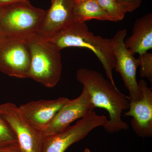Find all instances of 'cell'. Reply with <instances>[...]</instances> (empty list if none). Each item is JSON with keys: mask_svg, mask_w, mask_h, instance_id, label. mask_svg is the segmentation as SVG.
Masks as SVG:
<instances>
[{"mask_svg": "<svg viewBox=\"0 0 152 152\" xmlns=\"http://www.w3.org/2000/svg\"><path fill=\"white\" fill-rule=\"evenodd\" d=\"M76 77L88 92L94 107L105 109L108 113L109 120L103 126L106 132L113 134L128 129L129 125L121 118L123 112L129 107L128 96L97 71L81 68Z\"/></svg>", "mask_w": 152, "mask_h": 152, "instance_id": "obj_1", "label": "cell"}, {"mask_svg": "<svg viewBox=\"0 0 152 152\" xmlns=\"http://www.w3.org/2000/svg\"><path fill=\"white\" fill-rule=\"evenodd\" d=\"M45 40L60 50L67 48H80L91 51L102 63L109 81L116 86L113 72L116 60L112 39L95 35L86 23L76 22Z\"/></svg>", "mask_w": 152, "mask_h": 152, "instance_id": "obj_2", "label": "cell"}, {"mask_svg": "<svg viewBox=\"0 0 152 152\" xmlns=\"http://www.w3.org/2000/svg\"><path fill=\"white\" fill-rule=\"evenodd\" d=\"M46 12L30 2L0 6V37L28 40L37 34Z\"/></svg>", "mask_w": 152, "mask_h": 152, "instance_id": "obj_3", "label": "cell"}, {"mask_svg": "<svg viewBox=\"0 0 152 152\" xmlns=\"http://www.w3.org/2000/svg\"><path fill=\"white\" fill-rule=\"evenodd\" d=\"M27 42L31 54L29 78L48 88H53L59 82L62 72L61 50L37 35Z\"/></svg>", "mask_w": 152, "mask_h": 152, "instance_id": "obj_4", "label": "cell"}, {"mask_svg": "<svg viewBox=\"0 0 152 152\" xmlns=\"http://www.w3.org/2000/svg\"><path fill=\"white\" fill-rule=\"evenodd\" d=\"M108 119L105 116L90 111L73 126L59 133L45 137L41 152H65L72 144L86 137L96 128L103 126Z\"/></svg>", "mask_w": 152, "mask_h": 152, "instance_id": "obj_5", "label": "cell"}, {"mask_svg": "<svg viewBox=\"0 0 152 152\" xmlns=\"http://www.w3.org/2000/svg\"><path fill=\"white\" fill-rule=\"evenodd\" d=\"M0 115L16 135L23 152H41L45 136L23 115L19 107L12 103L0 104Z\"/></svg>", "mask_w": 152, "mask_h": 152, "instance_id": "obj_6", "label": "cell"}, {"mask_svg": "<svg viewBox=\"0 0 152 152\" xmlns=\"http://www.w3.org/2000/svg\"><path fill=\"white\" fill-rule=\"evenodd\" d=\"M31 54L26 41L0 38V71L10 77L29 78Z\"/></svg>", "mask_w": 152, "mask_h": 152, "instance_id": "obj_7", "label": "cell"}, {"mask_svg": "<svg viewBox=\"0 0 152 152\" xmlns=\"http://www.w3.org/2000/svg\"><path fill=\"white\" fill-rule=\"evenodd\" d=\"M127 34L126 30H120L112 39L116 60L115 69L121 75L125 86L129 91V100L137 101L142 97L136 77L140 63L138 58H135L125 46L124 41Z\"/></svg>", "mask_w": 152, "mask_h": 152, "instance_id": "obj_8", "label": "cell"}, {"mask_svg": "<svg viewBox=\"0 0 152 152\" xmlns=\"http://www.w3.org/2000/svg\"><path fill=\"white\" fill-rule=\"evenodd\" d=\"M95 108L91 102L90 94L83 87L81 94L77 98L70 99L60 109L51 122L42 131L44 136L62 132L72 123L83 118Z\"/></svg>", "mask_w": 152, "mask_h": 152, "instance_id": "obj_9", "label": "cell"}, {"mask_svg": "<svg viewBox=\"0 0 152 152\" xmlns=\"http://www.w3.org/2000/svg\"><path fill=\"white\" fill-rule=\"evenodd\" d=\"M45 18L37 35L48 39L76 23L75 0H51Z\"/></svg>", "mask_w": 152, "mask_h": 152, "instance_id": "obj_10", "label": "cell"}, {"mask_svg": "<svg viewBox=\"0 0 152 152\" xmlns=\"http://www.w3.org/2000/svg\"><path fill=\"white\" fill-rule=\"evenodd\" d=\"M142 97L137 101H130L129 110L125 117H132L131 125L133 131L139 137L152 136V90L145 80L139 81Z\"/></svg>", "mask_w": 152, "mask_h": 152, "instance_id": "obj_11", "label": "cell"}, {"mask_svg": "<svg viewBox=\"0 0 152 152\" xmlns=\"http://www.w3.org/2000/svg\"><path fill=\"white\" fill-rule=\"evenodd\" d=\"M69 99L60 97L56 99L32 101L19 108L25 118L36 128L43 131L55 118L60 109Z\"/></svg>", "mask_w": 152, "mask_h": 152, "instance_id": "obj_12", "label": "cell"}, {"mask_svg": "<svg viewBox=\"0 0 152 152\" xmlns=\"http://www.w3.org/2000/svg\"><path fill=\"white\" fill-rule=\"evenodd\" d=\"M125 46L131 53L141 55L152 48V14L136 20L132 35L125 39Z\"/></svg>", "mask_w": 152, "mask_h": 152, "instance_id": "obj_13", "label": "cell"}, {"mask_svg": "<svg viewBox=\"0 0 152 152\" xmlns=\"http://www.w3.org/2000/svg\"><path fill=\"white\" fill-rule=\"evenodd\" d=\"M74 13L76 22L85 23L93 19L112 21L108 14L96 0H86L76 4Z\"/></svg>", "mask_w": 152, "mask_h": 152, "instance_id": "obj_14", "label": "cell"}, {"mask_svg": "<svg viewBox=\"0 0 152 152\" xmlns=\"http://www.w3.org/2000/svg\"><path fill=\"white\" fill-rule=\"evenodd\" d=\"M101 7L108 14L112 21H119L124 18V11L116 2L115 0H96Z\"/></svg>", "mask_w": 152, "mask_h": 152, "instance_id": "obj_15", "label": "cell"}, {"mask_svg": "<svg viewBox=\"0 0 152 152\" xmlns=\"http://www.w3.org/2000/svg\"><path fill=\"white\" fill-rule=\"evenodd\" d=\"M140 69V75L142 78L148 79L152 83V53L147 52L139 56Z\"/></svg>", "mask_w": 152, "mask_h": 152, "instance_id": "obj_16", "label": "cell"}, {"mask_svg": "<svg viewBox=\"0 0 152 152\" xmlns=\"http://www.w3.org/2000/svg\"><path fill=\"white\" fill-rule=\"evenodd\" d=\"M18 142L16 135L0 115V145Z\"/></svg>", "mask_w": 152, "mask_h": 152, "instance_id": "obj_17", "label": "cell"}, {"mask_svg": "<svg viewBox=\"0 0 152 152\" xmlns=\"http://www.w3.org/2000/svg\"><path fill=\"white\" fill-rule=\"evenodd\" d=\"M117 4L126 13L130 12L138 8L141 4L142 0H115Z\"/></svg>", "mask_w": 152, "mask_h": 152, "instance_id": "obj_18", "label": "cell"}, {"mask_svg": "<svg viewBox=\"0 0 152 152\" xmlns=\"http://www.w3.org/2000/svg\"><path fill=\"white\" fill-rule=\"evenodd\" d=\"M0 152H23L18 142L0 145Z\"/></svg>", "mask_w": 152, "mask_h": 152, "instance_id": "obj_19", "label": "cell"}, {"mask_svg": "<svg viewBox=\"0 0 152 152\" xmlns=\"http://www.w3.org/2000/svg\"><path fill=\"white\" fill-rule=\"evenodd\" d=\"M30 2L29 0H0V6L7 5L17 2Z\"/></svg>", "mask_w": 152, "mask_h": 152, "instance_id": "obj_20", "label": "cell"}, {"mask_svg": "<svg viewBox=\"0 0 152 152\" xmlns=\"http://www.w3.org/2000/svg\"><path fill=\"white\" fill-rule=\"evenodd\" d=\"M85 1H86V0H75V2L76 4H77V3L82 2Z\"/></svg>", "mask_w": 152, "mask_h": 152, "instance_id": "obj_21", "label": "cell"}, {"mask_svg": "<svg viewBox=\"0 0 152 152\" xmlns=\"http://www.w3.org/2000/svg\"><path fill=\"white\" fill-rule=\"evenodd\" d=\"M84 152H91V151H90V150L89 149H88V148H86V149H85Z\"/></svg>", "mask_w": 152, "mask_h": 152, "instance_id": "obj_22", "label": "cell"}, {"mask_svg": "<svg viewBox=\"0 0 152 152\" xmlns=\"http://www.w3.org/2000/svg\"><path fill=\"white\" fill-rule=\"evenodd\" d=\"M0 38H1V37H0Z\"/></svg>", "mask_w": 152, "mask_h": 152, "instance_id": "obj_23", "label": "cell"}]
</instances>
